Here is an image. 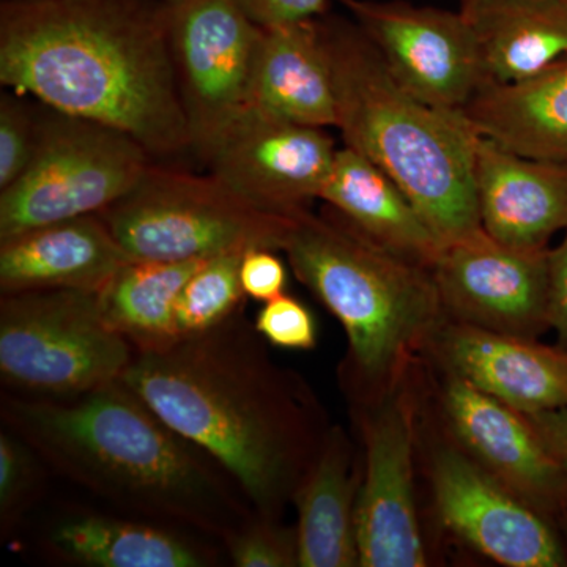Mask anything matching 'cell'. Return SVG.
<instances>
[{
    "label": "cell",
    "mask_w": 567,
    "mask_h": 567,
    "mask_svg": "<svg viewBox=\"0 0 567 567\" xmlns=\"http://www.w3.org/2000/svg\"><path fill=\"white\" fill-rule=\"evenodd\" d=\"M265 346L244 308L200 333L136 352L122 380L226 468L257 516L281 520L328 429L308 386Z\"/></svg>",
    "instance_id": "6da1fadb"
},
{
    "label": "cell",
    "mask_w": 567,
    "mask_h": 567,
    "mask_svg": "<svg viewBox=\"0 0 567 567\" xmlns=\"http://www.w3.org/2000/svg\"><path fill=\"white\" fill-rule=\"evenodd\" d=\"M169 0H2L0 84L130 134L153 159L192 152Z\"/></svg>",
    "instance_id": "7a4b0ae2"
},
{
    "label": "cell",
    "mask_w": 567,
    "mask_h": 567,
    "mask_svg": "<svg viewBox=\"0 0 567 567\" xmlns=\"http://www.w3.org/2000/svg\"><path fill=\"white\" fill-rule=\"evenodd\" d=\"M3 425L125 516L226 539L256 513L233 476L123 380L70 398H2Z\"/></svg>",
    "instance_id": "3957f363"
},
{
    "label": "cell",
    "mask_w": 567,
    "mask_h": 567,
    "mask_svg": "<svg viewBox=\"0 0 567 567\" xmlns=\"http://www.w3.org/2000/svg\"><path fill=\"white\" fill-rule=\"evenodd\" d=\"M320 20L333 70L338 130L453 244L483 230L473 128L462 112L439 110L405 91L352 18Z\"/></svg>",
    "instance_id": "277c9868"
},
{
    "label": "cell",
    "mask_w": 567,
    "mask_h": 567,
    "mask_svg": "<svg viewBox=\"0 0 567 567\" xmlns=\"http://www.w3.org/2000/svg\"><path fill=\"white\" fill-rule=\"evenodd\" d=\"M281 251L344 328L350 393L365 404L382 401L446 320L432 270L375 244L327 205L295 218Z\"/></svg>",
    "instance_id": "5b68a950"
},
{
    "label": "cell",
    "mask_w": 567,
    "mask_h": 567,
    "mask_svg": "<svg viewBox=\"0 0 567 567\" xmlns=\"http://www.w3.org/2000/svg\"><path fill=\"white\" fill-rule=\"evenodd\" d=\"M100 216L133 260L186 262L252 248L281 251L298 215L265 212L215 174L152 163Z\"/></svg>",
    "instance_id": "8992f818"
},
{
    "label": "cell",
    "mask_w": 567,
    "mask_h": 567,
    "mask_svg": "<svg viewBox=\"0 0 567 567\" xmlns=\"http://www.w3.org/2000/svg\"><path fill=\"white\" fill-rule=\"evenodd\" d=\"M136 349L104 317L100 292L0 297V377L18 394L70 398L122 380Z\"/></svg>",
    "instance_id": "52a82bcc"
},
{
    "label": "cell",
    "mask_w": 567,
    "mask_h": 567,
    "mask_svg": "<svg viewBox=\"0 0 567 567\" xmlns=\"http://www.w3.org/2000/svg\"><path fill=\"white\" fill-rule=\"evenodd\" d=\"M152 163L151 153L130 134L41 104L32 163L0 189V240L100 215L132 192Z\"/></svg>",
    "instance_id": "ba28073f"
},
{
    "label": "cell",
    "mask_w": 567,
    "mask_h": 567,
    "mask_svg": "<svg viewBox=\"0 0 567 567\" xmlns=\"http://www.w3.org/2000/svg\"><path fill=\"white\" fill-rule=\"evenodd\" d=\"M173 48L192 153L204 162L219 134L252 103L264 29L238 0L173 2Z\"/></svg>",
    "instance_id": "9c48e42d"
},
{
    "label": "cell",
    "mask_w": 567,
    "mask_h": 567,
    "mask_svg": "<svg viewBox=\"0 0 567 567\" xmlns=\"http://www.w3.org/2000/svg\"><path fill=\"white\" fill-rule=\"evenodd\" d=\"M393 74L421 102L462 112L484 84L472 22L405 0H338Z\"/></svg>",
    "instance_id": "30bf717a"
},
{
    "label": "cell",
    "mask_w": 567,
    "mask_h": 567,
    "mask_svg": "<svg viewBox=\"0 0 567 567\" xmlns=\"http://www.w3.org/2000/svg\"><path fill=\"white\" fill-rule=\"evenodd\" d=\"M432 275L447 320L525 339L551 328L550 248L499 244L483 229L445 245Z\"/></svg>",
    "instance_id": "8fae6325"
},
{
    "label": "cell",
    "mask_w": 567,
    "mask_h": 567,
    "mask_svg": "<svg viewBox=\"0 0 567 567\" xmlns=\"http://www.w3.org/2000/svg\"><path fill=\"white\" fill-rule=\"evenodd\" d=\"M338 151L327 128L249 104L219 134L204 163L256 207L297 216L320 200Z\"/></svg>",
    "instance_id": "7c38bea8"
},
{
    "label": "cell",
    "mask_w": 567,
    "mask_h": 567,
    "mask_svg": "<svg viewBox=\"0 0 567 567\" xmlns=\"http://www.w3.org/2000/svg\"><path fill=\"white\" fill-rule=\"evenodd\" d=\"M431 481L440 524L484 557L507 567L567 566L551 518L503 487L457 445H436Z\"/></svg>",
    "instance_id": "4fadbf2b"
},
{
    "label": "cell",
    "mask_w": 567,
    "mask_h": 567,
    "mask_svg": "<svg viewBox=\"0 0 567 567\" xmlns=\"http://www.w3.org/2000/svg\"><path fill=\"white\" fill-rule=\"evenodd\" d=\"M364 470L357 498L360 566H427L413 483L415 421L399 388L363 417Z\"/></svg>",
    "instance_id": "5bb4252c"
},
{
    "label": "cell",
    "mask_w": 567,
    "mask_h": 567,
    "mask_svg": "<svg viewBox=\"0 0 567 567\" xmlns=\"http://www.w3.org/2000/svg\"><path fill=\"white\" fill-rule=\"evenodd\" d=\"M442 410L454 442L503 487L557 522L567 514V466L527 417L447 374Z\"/></svg>",
    "instance_id": "9a60e30c"
},
{
    "label": "cell",
    "mask_w": 567,
    "mask_h": 567,
    "mask_svg": "<svg viewBox=\"0 0 567 567\" xmlns=\"http://www.w3.org/2000/svg\"><path fill=\"white\" fill-rule=\"evenodd\" d=\"M446 374L522 415L567 409V350L445 320L429 338Z\"/></svg>",
    "instance_id": "2e32d148"
},
{
    "label": "cell",
    "mask_w": 567,
    "mask_h": 567,
    "mask_svg": "<svg viewBox=\"0 0 567 567\" xmlns=\"http://www.w3.org/2000/svg\"><path fill=\"white\" fill-rule=\"evenodd\" d=\"M473 133L481 226L499 244L548 248L567 229V162L529 158Z\"/></svg>",
    "instance_id": "e0dca14e"
},
{
    "label": "cell",
    "mask_w": 567,
    "mask_h": 567,
    "mask_svg": "<svg viewBox=\"0 0 567 567\" xmlns=\"http://www.w3.org/2000/svg\"><path fill=\"white\" fill-rule=\"evenodd\" d=\"M132 260L100 215L51 223L0 240V292H102Z\"/></svg>",
    "instance_id": "ac0fdd59"
},
{
    "label": "cell",
    "mask_w": 567,
    "mask_h": 567,
    "mask_svg": "<svg viewBox=\"0 0 567 567\" xmlns=\"http://www.w3.org/2000/svg\"><path fill=\"white\" fill-rule=\"evenodd\" d=\"M251 104L301 125L338 128L333 70L319 18L264 29Z\"/></svg>",
    "instance_id": "d6986e66"
},
{
    "label": "cell",
    "mask_w": 567,
    "mask_h": 567,
    "mask_svg": "<svg viewBox=\"0 0 567 567\" xmlns=\"http://www.w3.org/2000/svg\"><path fill=\"white\" fill-rule=\"evenodd\" d=\"M320 200L375 244L429 270L445 248L398 183L347 145L336 155Z\"/></svg>",
    "instance_id": "ffe728a7"
},
{
    "label": "cell",
    "mask_w": 567,
    "mask_h": 567,
    "mask_svg": "<svg viewBox=\"0 0 567 567\" xmlns=\"http://www.w3.org/2000/svg\"><path fill=\"white\" fill-rule=\"evenodd\" d=\"M188 532V529H186ZM181 528L134 517L65 514L48 528L54 557L89 567H212L219 557Z\"/></svg>",
    "instance_id": "44dd1931"
},
{
    "label": "cell",
    "mask_w": 567,
    "mask_h": 567,
    "mask_svg": "<svg viewBox=\"0 0 567 567\" xmlns=\"http://www.w3.org/2000/svg\"><path fill=\"white\" fill-rule=\"evenodd\" d=\"M462 115L509 151L567 162V59L527 81L481 85Z\"/></svg>",
    "instance_id": "7402d4cb"
},
{
    "label": "cell",
    "mask_w": 567,
    "mask_h": 567,
    "mask_svg": "<svg viewBox=\"0 0 567 567\" xmlns=\"http://www.w3.org/2000/svg\"><path fill=\"white\" fill-rule=\"evenodd\" d=\"M360 477L341 427L328 429L315 465L293 503L298 507L300 567L360 566L357 498Z\"/></svg>",
    "instance_id": "603a6c76"
},
{
    "label": "cell",
    "mask_w": 567,
    "mask_h": 567,
    "mask_svg": "<svg viewBox=\"0 0 567 567\" xmlns=\"http://www.w3.org/2000/svg\"><path fill=\"white\" fill-rule=\"evenodd\" d=\"M468 21L484 84L527 81L567 59V0H480Z\"/></svg>",
    "instance_id": "cb8c5ba5"
},
{
    "label": "cell",
    "mask_w": 567,
    "mask_h": 567,
    "mask_svg": "<svg viewBox=\"0 0 567 567\" xmlns=\"http://www.w3.org/2000/svg\"><path fill=\"white\" fill-rule=\"evenodd\" d=\"M207 259L186 262L132 260L100 292L104 317L136 352L174 342L175 306L183 287Z\"/></svg>",
    "instance_id": "d4e9b609"
},
{
    "label": "cell",
    "mask_w": 567,
    "mask_h": 567,
    "mask_svg": "<svg viewBox=\"0 0 567 567\" xmlns=\"http://www.w3.org/2000/svg\"><path fill=\"white\" fill-rule=\"evenodd\" d=\"M245 252L219 254L205 260L194 271L175 306L177 338L216 327L245 308L246 295L240 282V264Z\"/></svg>",
    "instance_id": "484cf974"
},
{
    "label": "cell",
    "mask_w": 567,
    "mask_h": 567,
    "mask_svg": "<svg viewBox=\"0 0 567 567\" xmlns=\"http://www.w3.org/2000/svg\"><path fill=\"white\" fill-rule=\"evenodd\" d=\"M39 454L10 429L0 432V527L9 535L43 486Z\"/></svg>",
    "instance_id": "4316f807"
},
{
    "label": "cell",
    "mask_w": 567,
    "mask_h": 567,
    "mask_svg": "<svg viewBox=\"0 0 567 567\" xmlns=\"http://www.w3.org/2000/svg\"><path fill=\"white\" fill-rule=\"evenodd\" d=\"M227 557L237 567L300 566L297 527L279 518L254 516L223 540Z\"/></svg>",
    "instance_id": "83f0119b"
},
{
    "label": "cell",
    "mask_w": 567,
    "mask_h": 567,
    "mask_svg": "<svg viewBox=\"0 0 567 567\" xmlns=\"http://www.w3.org/2000/svg\"><path fill=\"white\" fill-rule=\"evenodd\" d=\"M25 99L10 89L0 95V189L28 171L39 145L40 110Z\"/></svg>",
    "instance_id": "f1b7e54d"
},
{
    "label": "cell",
    "mask_w": 567,
    "mask_h": 567,
    "mask_svg": "<svg viewBox=\"0 0 567 567\" xmlns=\"http://www.w3.org/2000/svg\"><path fill=\"white\" fill-rule=\"evenodd\" d=\"M268 346L286 350H311L317 344V324L308 306L292 295L264 303L254 322Z\"/></svg>",
    "instance_id": "f546056e"
},
{
    "label": "cell",
    "mask_w": 567,
    "mask_h": 567,
    "mask_svg": "<svg viewBox=\"0 0 567 567\" xmlns=\"http://www.w3.org/2000/svg\"><path fill=\"white\" fill-rule=\"evenodd\" d=\"M287 267L275 249L252 248L241 257L240 282L246 298L274 300L287 289Z\"/></svg>",
    "instance_id": "4dcf8cb0"
},
{
    "label": "cell",
    "mask_w": 567,
    "mask_h": 567,
    "mask_svg": "<svg viewBox=\"0 0 567 567\" xmlns=\"http://www.w3.org/2000/svg\"><path fill=\"white\" fill-rule=\"evenodd\" d=\"M238 3L249 20L262 29L317 20L330 11L328 0H238Z\"/></svg>",
    "instance_id": "1f68e13d"
},
{
    "label": "cell",
    "mask_w": 567,
    "mask_h": 567,
    "mask_svg": "<svg viewBox=\"0 0 567 567\" xmlns=\"http://www.w3.org/2000/svg\"><path fill=\"white\" fill-rule=\"evenodd\" d=\"M550 322L567 341V229L561 244L550 248Z\"/></svg>",
    "instance_id": "d6a6232c"
},
{
    "label": "cell",
    "mask_w": 567,
    "mask_h": 567,
    "mask_svg": "<svg viewBox=\"0 0 567 567\" xmlns=\"http://www.w3.org/2000/svg\"><path fill=\"white\" fill-rule=\"evenodd\" d=\"M547 450L567 466V409L525 415Z\"/></svg>",
    "instance_id": "836d02e7"
},
{
    "label": "cell",
    "mask_w": 567,
    "mask_h": 567,
    "mask_svg": "<svg viewBox=\"0 0 567 567\" xmlns=\"http://www.w3.org/2000/svg\"><path fill=\"white\" fill-rule=\"evenodd\" d=\"M477 2L480 0H458V11L468 20L470 14L473 13V10L476 9Z\"/></svg>",
    "instance_id": "e575fe53"
},
{
    "label": "cell",
    "mask_w": 567,
    "mask_h": 567,
    "mask_svg": "<svg viewBox=\"0 0 567 567\" xmlns=\"http://www.w3.org/2000/svg\"><path fill=\"white\" fill-rule=\"evenodd\" d=\"M555 524H557L559 533H561V535H565L563 536V539H565L567 543V514L566 516L559 517L558 520L555 522Z\"/></svg>",
    "instance_id": "d590c367"
},
{
    "label": "cell",
    "mask_w": 567,
    "mask_h": 567,
    "mask_svg": "<svg viewBox=\"0 0 567 567\" xmlns=\"http://www.w3.org/2000/svg\"><path fill=\"white\" fill-rule=\"evenodd\" d=\"M169 2H177V0H169Z\"/></svg>",
    "instance_id": "8d00e7d4"
}]
</instances>
